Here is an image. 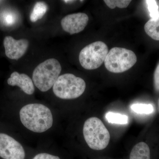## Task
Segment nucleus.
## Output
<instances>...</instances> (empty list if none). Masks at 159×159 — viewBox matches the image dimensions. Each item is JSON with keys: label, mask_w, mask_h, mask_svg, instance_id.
Here are the masks:
<instances>
[{"label": "nucleus", "mask_w": 159, "mask_h": 159, "mask_svg": "<svg viewBox=\"0 0 159 159\" xmlns=\"http://www.w3.org/2000/svg\"><path fill=\"white\" fill-rule=\"evenodd\" d=\"M146 34L155 40L159 41V15L155 19H151L145 24Z\"/></svg>", "instance_id": "obj_12"}, {"label": "nucleus", "mask_w": 159, "mask_h": 159, "mask_svg": "<svg viewBox=\"0 0 159 159\" xmlns=\"http://www.w3.org/2000/svg\"><path fill=\"white\" fill-rule=\"evenodd\" d=\"M2 2V1H0V2Z\"/></svg>", "instance_id": "obj_23"}, {"label": "nucleus", "mask_w": 159, "mask_h": 159, "mask_svg": "<svg viewBox=\"0 0 159 159\" xmlns=\"http://www.w3.org/2000/svg\"><path fill=\"white\" fill-rule=\"evenodd\" d=\"M48 10V6L43 2H37L34 5L30 16V20L32 22H35L38 20L41 19Z\"/></svg>", "instance_id": "obj_13"}, {"label": "nucleus", "mask_w": 159, "mask_h": 159, "mask_svg": "<svg viewBox=\"0 0 159 159\" xmlns=\"http://www.w3.org/2000/svg\"><path fill=\"white\" fill-rule=\"evenodd\" d=\"M83 133L86 142L91 149L102 150L108 146L110 134L99 118L93 117L87 119L84 124Z\"/></svg>", "instance_id": "obj_2"}, {"label": "nucleus", "mask_w": 159, "mask_h": 159, "mask_svg": "<svg viewBox=\"0 0 159 159\" xmlns=\"http://www.w3.org/2000/svg\"><path fill=\"white\" fill-rule=\"evenodd\" d=\"M154 85L156 91L159 93V63L154 74Z\"/></svg>", "instance_id": "obj_19"}, {"label": "nucleus", "mask_w": 159, "mask_h": 159, "mask_svg": "<svg viewBox=\"0 0 159 159\" xmlns=\"http://www.w3.org/2000/svg\"><path fill=\"white\" fill-rule=\"evenodd\" d=\"M158 109L159 112V98L158 99Z\"/></svg>", "instance_id": "obj_22"}, {"label": "nucleus", "mask_w": 159, "mask_h": 159, "mask_svg": "<svg viewBox=\"0 0 159 159\" xmlns=\"http://www.w3.org/2000/svg\"><path fill=\"white\" fill-rule=\"evenodd\" d=\"M89 20L87 15L79 12L66 16L61 20V25L64 31L73 34L83 31L87 25Z\"/></svg>", "instance_id": "obj_8"}, {"label": "nucleus", "mask_w": 159, "mask_h": 159, "mask_svg": "<svg viewBox=\"0 0 159 159\" xmlns=\"http://www.w3.org/2000/svg\"><path fill=\"white\" fill-rule=\"evenodd\" d=\"M131 109L137 114H150L154 111L153 106L150 104L135 103L130 107Z\"/></svg>", "instance_id": "obj_15"}, {"label": "nucleus", "mask_w": 159, "mask_h": 159, "mask_svg": "<svg viewBox=\"0 0 159 159\" xmlns=\"http://www.w3.org/2000/svg\"><path fill=\"white\" fill-rule=\"evenodd\" d=\"M3 44L5 49L6 56L11 59H19L28 50L29 42L27 39L16 40L10 36L4 39Z\"/></svg>", "instance_id": "obj_9"}, {"label": "nucleus", "mask_w": 159, "mask_h": 159, "mask_svg": "<svg viewBox=\"0 0 159 159\" xmlns=\"http://www.w3.org/2000/svg\"><path fill=\"white\" fill-rule=\"evenodd\" d=\"M86 89L84 80L74 74H65L59 76L53 86L54 95L60 99H72L78 98Z\"/></svg>", "instance_id": "obj_4"}, {"label": "nucleus", "mask_w": 159, "mask_h": 159, "mask_svg": "<svg viewBox=\"0 0 159 159\" xmlns=\"http://www.w3.org/2000/svg\"><path fill=\"white\" fill-rule=\"evenodd\" d=\"M129 159H150L149 146L145 142L138 143L131 151Z\"/></svg>", "instance_id": "obj_11"}, {"label": "nucleus", "mask_w": 159, "mask_h": 159, "mask_svg": "<svg viewBox=\"0 0 159 159\" xmlns=\"http://www.w3.org/2000/svg\"><path fill=\"white\" fill-rule=\"evenodd\" d=\"M0 157L3 159H25V152L16 140L7 134L0 133Z\"/></svg>", "instance_id": "obj_7"}, {"label": "nucleus", "mask_w": 159, "mask_h": 159, "mask_svg": "<svg viewBox=\"0 0 159 159\" xmlns=\"http://www.w3.org/2000/svg\"><path fill=\"white\" fill-rule=\"evenodd\" d=\"M7 83L9 85L19 87L26 94L31 95L34 93V83L32 80L27 74H20L17 72H13L8 78Z\"/></svg>", "instance_id": "obj_10"}, {"label": "nucleus", "mask_w": 159, "mask_h": 159, "mask_svg": "<svg viewBox=\"0 0 159 159\" xmlns=\"http://www.w3.org/2000/svg\"><path fill=\"white\" fill-rule=\"evenodd\" d=\"M16 16L11 11H2L0 15V19L3 24L6 26H11L15 22Z\"/></svg>", "instance_id": "obj_17"}, {"label": "nucleus", "mask_w": 159, "mask_h": 159, "mask_svg": "<svg viewBox=\"0 0 159 159\" xmlns=\"http://www.w3.org/2000/svg\"><path fill=\"white\" fill-rule=\"evenodd\" d=\"M64 2H65L66 3H69V2H74V1H64Z\"/></svg>", "instance_id": "obj_21"}, {"label": "nucleus", "mask_w": 159, "mask_h": 159, "mask_svg": "<svg viewBox=\"0 0 159 159\" xmlns=\"http://www.w3.org/2000/svg\"><path fill=\"white\" fill-rule=\"evenodd\" d=\"M33 159H60L59 157L47 153H41L36 155Z\"/></svg>", "instance_id": "obj_20"}, {"label": "nucleus", "mask_w": 159, "mask_h": 159, "mask_svg": "<svg viewBox=\"0 0 159 159\" xmlns=\"http://www.w3.org/2000/svg\"><path fill=\"white\" fill-rule=\"evenodd\" d=\"M61 71V65L58 61L55 58H49L34 69L32 81L40 91L47 92L54 85Z\"/></svg>", "instance_id": "obj_3"}, {"label": "nucleus", "mask_w": 159, "mask_h": 159, "mask_svg": "<svg viewBox=\"0 0 159 159\" xmlns=\"http://www.w3.org/2000/svg\"><path fill=\"white\" fill-rule=\"evenodd\" d=\"M20 120L27 129L37 133L48 130L53 124L51 110L40 103H30L24 106L19 113Z\"/></svg>", "instance_id": "obj_1"}, {"label": "nucleus", "mask_w": 159, "mask_h": 159, "mask_svg": "<svg viewBox=\"0 0 159 159\" xmlns=\"http://www.w3.org/2000/svg\"><path fill=\"white\" fill-rule=\"evenodd\" d=\"M107 6L111 9H114L117 7L123 9L127 8L131 1L130 0H104Z\"/></svg>", "instance_id": "obj_16"}, {"label": "nucleus", "mask_w": 159, "mask_h": 159, "mask_svg": "<svg viewBox=\"0 0 159 159\" xmlns=\"http://www.w3.org/2000/svg\"><path fill=\"white\" fill-rule=\"evenodd\" d=\"M108 52L106 44L99 41L95 42L86 46L80 51V63L86 70H95L104 62Z\"/></svg>", "instance_id": "obj_6"}, {"label": "nucleus", "mask_w": 159, "mask_h": 159, "mask_svg": "<svg viewBox=\"0 0 159 159\" xmlns=\"http://www.w3.org/2000/svg\"><path fill=\"white\" fill-rule=\"evenodd\" d=\"M106 118L109 123L112 124H127L128 117L127 116L117 113L108 112L106 114Z\"/></svg>", "instance_id": "obj_14"}, {"label": "nucleus", "mask_w": 159, "mask_h": 159, "mask_svg": "<svg viewBox=\"0 0 159 159\" xmlns=\"http://www.w3.org/2000/svg\"><path fill=\"white\" fill-rule=\"evenodd\" d=\"M137 57L133 51L124 48H113L106 57V68L111 73H122L130 69L136 63Z\"/></svg>", "instance_id": "obj_5"}, {"label": "nucleus", "mask_w": 159, "mask_h": 159, "mask_svg": "<svg viewBox=\"0 0 159 159\" xmlns=\"http://www.w3.org/2000/svg\"><path fill=\"white\" fill-rule=\"evenodd\" d=\"M147 3L148 11L150 12V16L151 19L156 18L159 15V7L157 2L154 0L145 1Z\"/></svg>", "instance_id": "obj_18"}]
</instances>
